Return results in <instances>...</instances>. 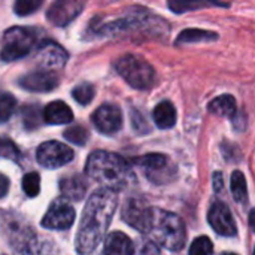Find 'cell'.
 I'll list each match as a JSON object with an SVG mask.
<instances>
[{"mask_svg": "<svg viewBox=\"0 0 255 255\" xmlns=\"http://www.w3.org/2000/svg\"><path fill=\"white\" fill-rule=\"evenodd\" d=\"M60 190L66 200H81L87 193V181L81 175H70L60 181Z\"/></svg>", "mask_w": 255, "mask_h": 255, "instance_id": "obj_16", "label": "cell"}, {"mask_svg": "<svg viewBox=\"0 0 255 255\" xmlns=\"http://www.w3.org/2000/svg\"><path fill=\"white\" fill-rule=\"evenodd\" d=\"M84 3L76 0H60L52 3V6L46 12V18L54 25L63 27L73 21L82 10Z\"/></svg>", "mask_w": 255, "mask_h": 255, "instance_id": "obj_12", "label": "cell"}, {"mask_svg": "<svg viewBox=\"0 0 255 255\" xmlns=\"http://www.w3.org/2000/svg\"><path fill=\"white\" fill-rule=\"evenodd\" d=\"M223 255H238V254H233V253H226V254Z\"/></svg>", "mask_w": 255, "mask_h": 255, "instance_id": "obj_33", "label": "cell"}, {"mask_svg": "<svg viewBox=\"0 0 255 255\" xmlns=\"http://www.w3.org/2000/svg\"><path fill=\"white\" fill-rule=\"evenodd\" d=\"M139 164L146 176L154 182V184H164L172 178V169L169 164V160L163 154H148L143 155L136 161Z\"/></svg>", "mask_w": 255, "mask_h": 255, "instance_id": "obj_9", "label": "cell"}, {"mask_svg": "<svg viewBox=\"0 0 255 255\" xmlns=\"http://www.w3.org/2000/svg\"><path fill=\"white\" fill-rule=\"evenodd\" d=\"M7 191H9V179L3 173H0V199H3L7 194Z\"/></svg>", "mask_w": 255, "mask_h": 255, "instance_id": "obj_31", "label": "cell"}, {"mask_svg": "<svg viewBox=\"0 0 255 255\" xmlns=\"http://www.w3.org/2000/svg\"><path fill=\"white\" fill-rule=\"evenodd\" d=\"M94 127L103 134H115L123 127V114L115 105L100 106L91 117Z\"/></svg>", "mask_w": 255, "mask_h": 255, "instance_id": "obj_11", "label": "cell"}, {"mask_svg": "<svg viewBox=\"0 0 255 255\" xmlns=\"http://www.w3.org/2000/svg\"><path fill=\"white\" fill-rule=\"evenodd\" d=\"M40 6H42L40 0H19L15 3L13 9H15V13H18L19 16H25V15L36 12Z\"/></svg>", "mask_w": 255, "mask_h": 255, "instance_id": "obj_26", "label": "cell"}, {"mask_svg": "<svg viewBox=\"0 0 255 255\" xmlns=\"http://www.w3.org/2000/svg\"><path fill=\"white\" fill-rule=\"evenodd\" d=\"M152 118L158 128L161 130L172 128L176 124V109L169 100H164L155 106L152 112Z\"/></svg>", "mask_w": 255, "mask_h": 255, "instance_id": "obj_17", "label": "cell"}, {"mask_svg": "<svg viewBox=\"0 0 255 255\" xmlns=\"http://www.w3.org/2000/svg\"><path fill=\"white\" fill-rule=\"evenodd\" d=\"M75 209L64 197L52 202L42 220V226L49 230H67L75 223Z\"/></svg>", "mask_w": 255, "mask_h": 255, "instance_id": "obj_7", "label": "cell"}, {"mask_svg": "<svg viewBox=\"0 0 255 255\" xmlns=\"http://www.w3.org/2000/svg\"><path fill=\"white\" fill-rule=\"evenodd\" d=\"M18 84L21 88L33 91V93H46V91L54 90L57 87L58 81L52 75V72L36 70V72H31V73L21 76Z\"/></svg>", "mask_w": 255, "mask_h": 255, "instance_id": "obj_13", "label": "cell"}, {"mask_svg": "<svg viewBox=\"0 0 255 255\" xmlns=\"http://www.w3.org/2000/svg\"><path fill=\"white\" fill-rule=\"evenodd\" d=\"M123 220L142 235H148L154 244L169 251L176 253L185 245V224L176 214L160 208L131 205Z\"/></svg>", "mask_w": 255, "mask_h": 255, "instance_id": "obj_1", "label": "cell"}, {"mask_svg": "<svg viewBox=\"0 0 255 255\" xmlns=\"http://www.w3.org/2000/svg\"><path fill=\"white\" fill-rule=\"evenodd\" d=\"M209 111L214 115L218 117H227L232 118L236 114V100L233 96L230 94H223L217 99H214L209 105H208Z\"/></svg>", "mask_w": 255, "mask_h": 255, "instance_id": "obj_18", "label": "cell"}, {"mask_svg": "<svg viewBox=\"0 0 255 255\" xmlns=\"http://www.w3.org/2000/svg\"><path fill=\"white\" fill-rule=\"evenodd\" d=\"M73 149L57 140L45 142L37 148L36 160L40 166L46 169H58L66 166L73 160Z\"/></svg>", "mask_w": 255, "mask_h": 255, "instance_id": "obj_6", "label": "cell"}, {"mask_svg": "<svg viewBox=\"0 0 255 255\" xmlns=\"http://www.w3.org/2000/svg\"><path fill=\"white\" fill-rule=\"evenodd\" d=\"M103 255H134V245L127 235L114 232L105 241Z\"/></svg>", "mask_w": 255, "mask_h": 255, "instance_id": "obj_14", "label": "cell"}, {"mask_svg": "<svg viewBox=\"0 0 255 255\" xmlns=\"http://www.w3.org/2000/svg\"><path fill=\"white\" fill-rule=\"evenodd\" d=\"M85 172L102 188L115 193L133 181L131 164L121 155L108 151H94L87 160Z\"/></svg>", "mask_w": 255, "mask_h": 255, "instance_id": "obj_3", "label": "cell"}, {"mask_svg": "<svg viewBox=\"0 0 255 255\" xmlns=\"http://www.w3.org/2000/svg\"><path fill=\"white\" fill-rule=\"evenodd\" d=\"M64 139L69 140L70 143H75V145H85L87 139H88V133H87V128L82 127V126H72L69 128H66L64 131Z\"/></svg>", "mask_w": 255, "mask_h": 255, "instance_id": "obj_22", "label": "cell"}, {"mask_svg": "<svg viewBox=\"0 0 255 255\" xmlns=\"http://www.w3.org/2000/svg\"><path fill=\"white\" fill-rule=\"evenodd\" d=\"M212 251H214V245H212V242H211V239L209 238H206V236H200V238H197L193 244H191V247H190V255H211L212 254Z\"/></svg>", "mask_w": 255, "mask_h": 255, "instance_id": "obj_25", "label": "cell"}, {"mask_svg": "<svg viewBox=\"0 0 255 255\" xmlns=\"http://www.w3.org/2000/svg\"><path fill=\"white\" fill-rule=\"evenodd\" d=\"M217 39V33L212 31H205V30H199V28H190L182 31L178 36L176 45L181 43H196V42H209V40H215Z\"/></svg>", "mask_w": 255, "mask_h": 255, "instance_id": "obj_20", "label": "cell"}, {"mask_svg": "<svg viewBox=\"0 0 255 255\" xmlns=\"http://www.w3.org/2000/svg\"><path fill=\"white\" fill-rule=\"evenodd\" d=\"M69 58V54L61 48L58 43L45 40L39 45L37 52H36V60L40 63L42 67L46 69V72H54L60 70L66 66Z\"/></svg>", "mask_w": 255, "mask_h": 255, "instance_id": "obj_8", "label": "cell"}, {"mask_svg": "<svg viewBox=\"0 0 255 255\" xmlns=\"http://www.w3.org/2000/svg\"><path fill=\"white\" fill-rule=\"evenodd\" d=\"M214 188H215L217 193H220V190L223 188V175L220 172H217L214 175Z\"/></svg>", "mask_w": 255, "mask_h": 255, "instance_id": "obj_32", "label": "cell"}, {"mask_svg": "<svg viewBox=\"0 0 255 255\" xmlns=\"http://www.w3.org/2000/svg\"><path fill=\"white\" fill-rule=\"evenodd\" d=\"M15 106H16V100L12 94L9 93L0 94V124L6 123L12 117Z\"/></svg>", "mask_w": 255, "mask_h": 255, "instance_id": "obj_21", "label": "cell"}, {"mask_svg": "<svg viewBox=\"0 0 255 255\" xmlns=\"http://www.w3.org/2000/svg\"><path fill=\"white\" fill-rule=\"evenodd\" d=\"M0 158H7L16 161L19 158L18 148L7 139H0Z\"/></svg>", "mask_w": 255, "mask_h": 255, "instance_id": "obj_27", "label": "cell"}, {"mask_svg": "<svg viewBox=\"0 0 255 255\" xmlns=\"http://www.w3.org/2000/svg\"><path fill=\"white\" fill-rule=\"evenodd\" d=\"M75 100L79 103V105H88L91 103V100L94 99V94H96V90L91 84H81L78 85L73 91H72Z\"/></svg>", "mask_w": 255, "mask_h": 255, "instance_id": "obj_23", "label": "cell"}, {"mask_svg": "<svg viewBox=\"0 0 255 255\" xmlns=\"http://www.w3.org/2000/svg\"><path fill=\"white\" fill-rule=\"evenodd\" d=\"M232 194L233 199L239 203V205H245L248 202V188H247V179L245 175L241 170H235L232 173Z\"/></svg>", "mask_w": 255, "mask_h": 255, "instance_id": "obj_19", "label": "cell"}, {"mask_svg": "<svg viewBox=\"0 0 255 255\" xmlns=\"http://www.w3.org/2000/svg\"><path fill=\"white\" fill-rule=\"evenodd\" d=\"M136 255H160V248L152 241H146Z\"/></svg>", "mask_w": 255, "mask_h": 255, "instance_id": "obj_30", "label": "cell"}, {"mask_svg": "<svg viewBox=\"0 0 255 255\" xmlns=\"http://www.w3.org/2000/svg\"><path fill=\"white\" fill-rule=\"evenodd\" d=\"M208 221H209L211 227L221 236L232 238V236H236V233H238L235 218H233L229 206L223 202H215L211 206L209 214H208Z\"/></svg>", "mask_w": 255, "mask_h": 255, "instance_id": "obj_10", "label": "cell"}, {"mask_svg": "<svg viewBox=\"0 0 255 255\" xmlns=\"http://www.w3.org/2000/svg\"><path fill=\"white\" fill-rule=\"evenodd\" d=\"M22 190L28 197H36L40 190V178L36 172H30L22 178Z\"/></svg>", "mask_w": 255, "mask_h": 255, "instance_id": "obj_24", "label": "cell"}, {"mask_svg": "<svg viewBox=\"0 0 255 255\" xmlns=\"http://www.w3.org/2000/svg\"><path fill=\"white\" fill-rule=\"evenodd\" d=\"M36 43V31L25 27H10L3 34V45L0 58L3 61H13L25 57Z\"/></svg>", "mask_w": 255, "mask_h": 255, "instance_id": "obj_5", "label": "cell"}, {"mask_svg": "<svg viewBox=\"0 0 255 255\" xmlns=\"http://www.w3.org/2000/svg\"><path fill=\"white\" fill-rule=\"evenodd\" d=\"M43 120L45 123L54 126L67 124L73 120V112L64 102L57 100L46 105V108L43 109Z\"/></svg>", "mask_w": 255, "mask_h": 255, "instance_id": "obj_15", "label": "cell"}, {"mask_svg": "<svg viewBox=\"0 0 255 255\" xmlns=\"http://www.w3.org/2000/svg\"><path fill=\"white\" fill-rule=\"evenodd\" d=\"M131 126L134 128V131L137 133H148L149 131V126L146 123V120L143 118V115L139 111H131Z\"/></svg>", "mask_w": 255, "mask_h": 255, "instance_id": "obj_28", "label": "cell"}, {"mask_svg": "<svg viewBox=\"0 0 255 255\" xmlns=\"http://www.w3.org/2000/svg\"><path fill=\"white\" fill-rule=\"evenodd\" d=\"M118 206V193L106 188L94 191L84 208L75 248L81 255L91 254L105 239Z\"/></svg>", "mask_w": 255, "mask_h": 255, "instance_id": "obj_2", "label": "cell"}, {"mask_svg": "<svg viewBox=\"0 0 255 255\" xmlns=\"http://www.w3.org/2000/svg\"><path fill=\"white\" fill-rule=\"evenodd\" d=\"M211 3H182V1H173V3H169V7L173 9L176 13H181L187 9H194V7H203V6H209Z\"/></svg>", "mask_w": 255, "mask_h": 255, "instance_id": "obj_29", "label": "cell"}, {"mask_svg": "<svg viewBox=\"0 0 255 255\" xmlns=\"http://www.w3.org/2000/svg\"><path fill=\"white\" fill-rule=\"evenodd\" d=\"M118 75L136 90H148L155 81L154 67L142 57L127 54L115 63Z\"/></svg>", "mask_w": 255, "mask_h": 255, "instance_id": "obj_4", "label": "cell"}]
</instances>
